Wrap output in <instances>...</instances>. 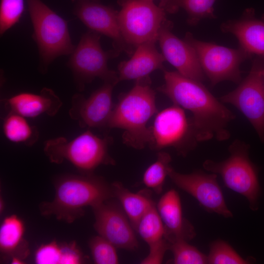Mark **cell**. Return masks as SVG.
<instances>
[{
    "label": "cell",
    "instance_id": "6da1fadb",
    "mask_svg": "<svg viewBox=\"0 0 264 264\" xmlns=\"http://www.w3.org/2000/svg\"><path fill=\"white\" fill-rule=\"evenodd\" d=\"M165 83L157 89L173 104L189 110L198 142L215 138L225 140L230 136L228 130L235 114L219 101L200 82L176 71L163 70Z\"/></svg>",
    "mask_w": 264,
    "mask_h": 264
},
{
    "label": "cell",
    "instance_id": "7a4b0ae2",
    "mask_svg": "<svg viewBox=\"0 0 264 264\" xmlns=\"http://www.w3.org/2000/svg\"><path fill=\"white\" fill-rule=\"evenodd\" d=\"M55 197L52 201L41 203V214L72 223L84 215V207H92L114 198L111 184L92 174L68 175L54 182Z\"/></svg>",
    "mask_w": 264,
    "mask_h": 264
},
{
    "label": "cell",
    "instance_id": "3957f363",
    "mask_svg": "<svg viewBox=\"0 0 264 264\" xmlns=\"http://www.w3.org/2000/svg\"><path fill=\"white\" fill-rule=\"evenodd\" d=\"M157 111L155 92L149 76L135 80L134 86L123 94L114 106L107 127L124 131V142L141 149L149 145L150 127L147 123Z\"/></svg>",
    "mask_w": 264,
    "mask_h": 264
},
{
    "label": "cell",
    "instance_id": "277c9868",
    "mask_svg": "<svg viewBox=\"0 0 264 264\" xmlns=\"http://www.w3.org/2000/svg\"><path fill=\"white\" fill-rule=\"evenodd\" d=\"M110 139L101 138L87 130L71 140L64 137L48 140L44 152L50 161L60 164L67 160L84 174L102 164H114L108 152Z\"/></svg>",
    "mask_w": 264,
    "mask_h": 264
},
{
    "label": "cell",
    "instance_id": "5b68a950",
    "mask_svg": "<svg viewBox=\"0 0 264 264\" xmlns=\"http://www.w3.org/2000/svg\"><path fill=\"white\" fill-rule=\"evenodd\" d=\"M36 42L45 71L57 57L71 54L74 49L67 22L41 0H26Z\"/></svg>",
    "mask_w": 264,
    "mask_h": 264
},
{
    "label": "cell",
    "instance_id": "8992f818",
    "mask_svg": "<svg viewBox=\"0 0 264 264\" xmlns=\"http://www.w3.org/2000/svg\"><path fill=\"white\" fill-rule=\"evenodd\" d=\"M229 156L225 160L216 162L206 160L203 167L207 171L219 174L229 189L244 196L253 211L258 208L260 194L257 168L248 155L249 145L239 140L229 147Z\"/></svg>",
    "mask_w": 264,
    "mask_h": 264
},
{
    "label": "cell",
    "instance_id": "52a82bcc",
    "mask_svg": "<svg viewBox=\"0 0 264 264\" xmlns=\"http://www.w3.org/2000/svg\"><path fill=\"white\" fill-rule=\"evenodd\" d=\"M121 9L118 22L126 43L135 48L148 42H156L166 12L151 0H118Z\"/></svg>",
    "mask_w": 264,
    "mask_h": 264
},
{
    "label": "cell",
    "instance_id": "ba28073f",
    "mask_svg": "<svg viewBox=\"0 0 264 264\" xmlns=\"http://www.w3.org/2000/svg\"><path fill=\"white\" fill-rule=\"evenodd\" d=\"M195 50L202 70L212 86L224 81H241V65L252 55L239 47L230 48L195 38L190 33L183 39Z\"/></svg>",
    "mask_w": 264,
    "mask_h": 264
},
{
    "label": "cell",
    "instance_id": "9c48e42d",
    "mask_svg": "<svg viewBox=\"0 0 264 264\" xmlns=\"http://www.w3.org/2000/svg\"><path fill=\"white\" fill-rule=\"evenodd\" d=\"M101 35L91 30L87 31L71 53L68 65L80 88L95 78L115 85L119 82L118 72L108 68V61L120 53L114 49L104 51L100 44Z\"/></svg>",
    "mask_w": 264,
    "mask_h": 264
},
{
    "label": "cell",
    "instance_id": "30bf717a",
    "mask_svg": "<svg viewBox=\"0 0 264 264\" xmlns=\"http://www.w3.org/2000/svg\"><path fill=\"white\" fill-rule=\"evenodd\" d=\"M150 130L149 145L155 150L173 147L185 155L198 142L191 118L183 109L174 104L156 114Z\"/></svg>",
    "mask_w": 264,
    "mask_h": 264
},
{
    "label": "cell",
    "instance_id": "8fae6325",
    "mask_svg": "<svg viewBox=\"0 0 264 264\" xmlns=\"http://www.w3.org/2000/svg\"><path fill=\"white\" fill-rule=\"evenodd\" d=\"M264 57L255 58L248 75L233 91L220 98L222 103L230 104L247 119L264 141V77L261 71Z\"/></svg>",
    "mask_w": 264,
    "mask_h": 264
},
{
    "label": "cell",
    "instance_id": "7c38bea8",
    "mask_svg": "<svg viewBox=\"0 0 264 264\" xmlns=\"http://www.w3.org/2000/svg\"><path fill=\"white\" fill-rule=\"evenodd\" d=\"M168 176L176 186L193 196L207 212L226 218L233 217L218 183L216 174L196 171L184 174L177 172L171 166Z\"/></svg>",
    "mask_w": 264,
    "mask_h": 264
},
{
    "label": "cell",
    "instance_id": "4fadbf2b",
    "mask_svg": "<svg viewBox=\"0 0 264 264\" xmlns=\"http://www.w3.org/2000/svg\"><path fill=\"white\" fill-rule=\"evenodd\" d=\"M106 200L92 207L94 228L116 248L135 250L138 243L129 219L119 202Z\"/></svg>",
    "mask_w": 264,
    "mask_h": 264
},
{
    "label": "cell",
    "instance_id": "5bb4252c",
    "mask_svg": "<svg viewBox=\"0 0 264 264\" xmlns=\"http://www.w3.org/2000/svg\"><path fill=\"white\" fill-rule=\"evenodd\" d=\"M75 14L90 30L112 39L114 50L132 55L134 49L128 45L122 34L118 12L114 8L98 1L80 0L76 4Z\"/></svg>",
    "mask_w": 264,
    "mask_h": 264
},
{
    "label": "cell",
    "instance_id": "9a60e30c",
    "mask_svg": "<svg viewBox=\"0 0 264 264\" xmlns=\"http://www.w3.org/2000/svg\"><path fill=\"white\" fill-rule=\"evenodd\" d=\"M173 22L166 20L159 32L158 40L165 59L183 76L202 82L205 74L194 48L172 32Z\"/></svg>",
    "mask_w": 264,
    "mask_h": 264
},
{
    "label": "cell",
    "instance_id": "2e32d148",
    "mask_svg": "<svg viewBox=\"0 0 264 264\" xmlns=\"http://www.w3.org/2000/svg\"><path fill=\"white\" fill-rule=\"evenodd\" d=\"M115 86L104 82L88 98L80 94H75L69 111L70 116L81 127H107L114 108L112 94Z\"/></svg>",
    "mask_w": 264,
    "mask_h": 264
},
{
    "label": "cell",
    "instance_id": "e0dca14e",
    "mask_svg": "<svg viewBox=\"0 0 264 264\" xmlns=\"http://www.w3.org/2000/svg\"><path fill=\"white\" fill-rule=\"evenodd\" d=\"M220 29L235 36L239 47L251 55L264 57V15L257 18L254 9L247 8L238 19L223 22Z\"/></svg>",
    "mask_w": 264,
    "mask_h": 264
},
{
    "label": "cell",
    "instance_id": "ac0fdd59",
    "mask_svg": "<svg viewBox=\"0 0 264 264\" xmlns=\"http://www.w3.org/2000/svg\"><path fill=\"white\" fill-rule=\"evenodd\" d=\"M156 206L169 243L179 240L188 242L195 237L194 226L183 217L180 197L175 190L166 192Z\"/></svg>",
    "mask_w": 264,
    "mask_h": 264
},
{
    "label": "cell",
    "instance_id": "d6986e66",
    "mask_svg": "<svg viewBox=\"0 0 264 264\" xmlns=\"http://www.w3.org/2000/svg\"><path fill=\"white\" fill-rule=\"evenodd\" d=\"M154 42L142 44L135 48L131 59L121 62L118 65L119 82L135 80L149 76L157 69L164 70L163 63L166 61L162 53L155 47Z\"/></svg>",
    "mask_w": 264,
    "mask_h": 264
},
{
    "label": "cell",
    "instance_id": "ffe728a7",
    "mask_svg": "<svg viewBox=\"0 0 264 264\" xmlns=\"http://www.w3.org/2000/svg\"><path fill=\"white\" fill-rule=\"evenodd\" d=\"M10 111L26 118H34L45 114L53 116L62 106L60 98L51 89L44 88L39 94L18 93L5 100Z\"/></svg>",
    "mask_w": 264,
    "mask_h": 264
},
{
    "label": "cell",
    "instance_id": "44dd1931",
    "mask_svg": "<svg viewBox=\"0 0 264 264\" xmlns=\"http://www.w3.org/2000/svg\"><path fill=\"white\" fill-rule=\"evenodd\" d=\"M114 196L118 200L135 231L147 211L154 204L150 189L133 193L119 182L111 184Z\"/></svg>",
    "mask_w": 264,
    "mask_h": 264
},
{
    "label": "cell",
    "instance_id": "7402d4cb",
    "mask_svg": "<svg viewBox=\"0 0 264 264\" xmlns=\"http://www.w3.org/2000/svg\"><path fill=\"white\" fill-rule=\"evenodd\" d=\"M24 225L17 216L5 218L0 227V250L1 253L21 260L29 253L26 242L23 239Z\"/></svg>",
    "mask_w": 264,
    "mask_h": 264
},
{
    "label": "cell",
    "instance_id": "603a6c76",
    "mask_svg": "<svg viewBox=\"0 0 264 264\" xmlns=\"http://www.w3.org/2000/svg\"><path fill=\"white\" fill-rule=\"evenodd\" d=\"M216 0H161L159 6L169 13H175L179 9L187 14V23L196 25L205 19H215L214 5Z\"/></svg>",
    "mask_w": 264,
    "mask_h": 264
},
{
    "label": "cell",
    "instance_id": "cb8c5ba5",
    "mask_svg": "<svg viewBox=\"0 0 264 264\" xmlns=\"http://www.w3.org/2000/svg\"><path fill=\"white\" fill-rule=\"evenodd\" d=\"M2 131L6 139L15 143L30 146L38 138L36 128L30 124L26 117L12 111L3 120Z\"/></svg>",
    "mask_w": 264,
    "mask_h": 264
},
{
    "label": "cell",
    "instance_id": "d4e9b609",
    "mask_svg": "<svg viewBox=\"0 0 264 264\" xmlns=\"http://www.w3.org/2000/svg\"><path fill=\"white\" fill-rule=\"evenodd\" d=\"M149 248L167 242L164 227L154 203L140 220L136 230Z\"/></svg>",
    "mask_w": 264,
    "mask_h": 264
},
{
    "label": "cell",
    "instance_id": "484cf974",
    "mask_svg": "<svg viewBox=\"0 0 264 264\" xmlns=\"http://www.w3.org/2000/svg\"><path fill=\"white\" fill-rule=\"evenodd\" d=\"M171 160L168 153H158L156 160L146 169L143 176V183L147 188L157 194L162 192Z\"/></svg>",
    "mask_w": 264,
    "mask_h": 264
},
{
    "label": "cell",
    "instance_id": "4316f807",
    "mask_svg": "<svg viewBox=\"0 0 264 264\" xmlns=\"http://www.w3.org/2000/svg\"><path fill=\"white\" fill-rule=\"evenodd\" d=\"M209 264H247L250 261L244 259L227 242L217 240L210 246L207 256Z\"/></svg>",
    "mask_w": 264,
    "mask_h": 264
},
{
    "label": "cell",
    "instance_id": "83f0119b",
    "mask_svg": "<svg viewBox=\"0 0 264 264\" xmlns=\"http://www.w3.org/2000/svg\"><path fill=\"white\" fill-rule=\"evenodd\" d=\"M169 250L173 255V264H208L207 256L201 252L196 247L189 244L187 241L179 240L170 243Z\"/></svg>",
    "mask_w": 264,
    "mask_h": 264
},
{
    "label": "cell",
    "instance_id": "f1b7e54d",
    "mask_svg": "<svg viewBox=\"0 0 264 264\" xmlns=\"http://www.w3.org/2000/svg\"><path fill=\"white\" fill-rule=\"evenodd\" d=\"M88 246L95 264L119 263L116 247L102 237L98 235L91 238L89 241Z\"/></svg>",
    "mask_w": 264,
    "mask_h": 264
},
{
    "label": "cell",
    "instance_id": "f546056e",
    "mask_svg": "<svg viewBox=\"0 0 264 264\" xmlns=\"http://www.w3.org/2000/svg\"><path fill=\"white\" fill-rule=\"evenodd\" d=\"M24 9V0H0V33L1 35L19 21Z\"/></svg>",
    "mask_w": 264,
    "mask_h": 264
},
{
    "label": "cell",
    "instance_id": "4dcf8cb0",
    "mask_svg": "<svg viewBox=\"0 0 264 264\" xmlns=\"http://www.w3.org/2000/svg\"><path fill=\"white\" fill-rule=\"evenodd\" d=\"M62 246L55 242L41 245L36 250L35 262L38 264H60Z\"/></svg>",
    "mask_w": 264,
    "mask_h": 264
},
{
    "label": "cell",
    "instance_id": "1f68e13d",
    "mask_svg": "<svg viewBox=\"0 0 264 264\" xmlns=\"http://www.w3.org/2000/svg\"><path fill=\"white\" fill-rule=\"evenodd\" d=\"M62 246V257L60 264H77L84 262L81 251L74 242L64 244Z\"/></svg>",
    "mask_w": 264,
    "mask_h": 264
},
{
    "label": "cell",
    "instance_id": "d6a6232c",
    "mask_svg": "<svg viewBox=\"0 0 264 264\" xmlns=\"http://www.w3.org/2000/svg\"><path fill=\"white\" fill-rule=\"evenodd\" d=\"M261 73H262V74L263 75V76L264 77V66L262 69Z\"/></svg>",
    "mask_w": 264,
    "mask_h": 264
},
{
    "label": "cell",
    "instance_id": "836d02e7",
    "mask_svg": "<svg viewBox=\"0 0 264 264\" xmlns=\"http://www.w3.org/2000/svg\"><path fill=\"white\" fill-rule=\"evenodd\" d=\"M91 0L98 1L99 0Z\"/></svg>",
    "mask_w": 264,
    "mask_h": 264
},
{
    "label": "cell",
    "instance_id": "e575fe53",
    "mask_svg": "<svg viewBox=\"0 0 264 264\" xmlns=\"http://www.w3.org/2000/svg\"></svg>",
    "mask_w": 264,
    "mask_h": 264
}]
</instances>
